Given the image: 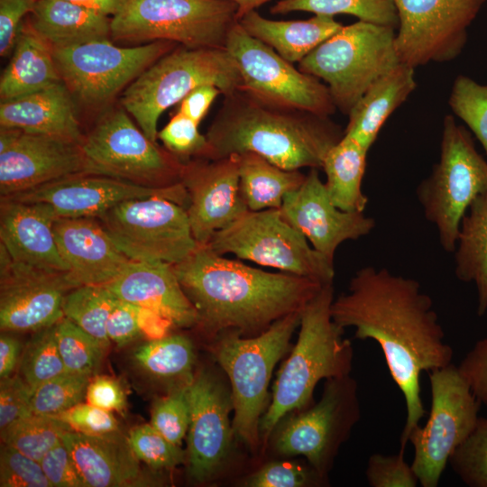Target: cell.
<instances>
[{"instance_id":"obj_1","label":"cell","mask_w":487,"mask_h":487,"mask_svg":"<svg viewBox=\"0 0 487 487\" xmlns=\"http://www.w3.org/2000/svg\"><path fill=\"white\" fill-rule=\"evenodd\" d=\"M331 315L342 327H354L356 339H372L381 349L405 401L406 421L400 439L405 449L410 431L426 411L421 373L452 363L454 355L432 299L414 279L365 266L352 277L347 291L334 299Z\"/></svg>"},{"instance_id":"obj_2","label":"cell","mask_w":487,"mask_h":487,"mask_svg":"<svg viewBox=\"0 0 487 487\" xmlns=\"http://www.w3.org/2000/svg\"><path fill=\"white\" fill-rule=\"evenodd\" d=\"M172 267L196 308V326L211 338L230 330L243 335H258L276 320L301 311L324 285L225 258L207 244H198Z\"/></svg>"},{"instance_id":"obj_3","label":"cell","mask_w":487,"mask_h":487,"mask_svg":"<svg viewBox=\"0 0 487 487\" xmlns=\"http://www.w3.org/2000/svg\"><path fill=\"white\" fill-rule=\"evenodd\" d=\"M223 96L206 133L211 160L252 152L285 170L320 169L345 135L330 116L269 103L242 87Z\"/></svg>"},{"instance_id":"obj_4","label":"cell","mask_w":487,"mask_h":487,"mask_svg":"<svg viewBox=\"0 0 487 487\" xmlns=\"http://www.w3.org/2000/svg\"><path fill=\"white\" fill-rule=\"evenodd\" d=\"M333 283L324 284L300 312L297 342L278 372L272 398L260 425L266 442L283 418L311 406L313 392L322 380L350 375L353 346L345 328L332 317Z\"/></svg>"},{"instance_id":"obj_5","label":"cell","mask_w":487,"mask_h":487,"mask_svg":"<svg viewBox=\"0 0 487 487\" xmlns=\"http://www.w3.org/2000/svg\"><path fill=\"white\" fill-rule=\"evenodd\" d=\"M300 312L290 313L250 337L234 330L222 332L208 345L230 381L234 436L252 451L258 449L262 440L260 425L272 371L299 326Z\"/></svg>"},{"instance_id":"obj_6","label":"cell","mask_w":487,"mask_h":487,"mask_svg":"<svg viewBox=\"0 0 487 487\" xmlns=\"http://www.w3.org/2000/svg\"><path fill=\"white\" fill-rule=\"evenodd\" d=\"M204 84L215 85L223 96L239 89L243 79L234 58L225 48L178 45L124 90L121 104L144 134L156 142L161 114Z\"/></svg>"},{"instance_id":"obj_7","label":"cell","mask_w":487,"mask_h":487,"mask_svg":"<svg viewBox=\"0 0 487 487\" xmlns=\"http://www.w3.org/2000/svg\"><path fill=\"white\" fill-rule=\"evenodd\" d=\"M395 36L396 29L368 22L343 25L298 69L323 80L336 109L348 115L371 85L400 62Z\"/></svg>"},{"instance_id":"obj_8","label":"cell","mask_w":487,"mask_h":487,"mask_svg":"<svg viewBox=\"0 0 487 487\" xmlns=\"http://www.w3.org/2000/svg\"><path fill=\"white\" fill-rule=\"evenodd\" d=\"M237 12V5L229 0H127L111 18V39L225 48L228 33L238 22Z\"/></svg>"},{"instance_id":"obj_9","label":"cell","mask_w":487,"mask_h":487,"mask_svg":"<svg viewBox=\"0 0 487 487\" xmlns=\"http://www.w3.org/2000/svg\"><path fill=\"white\" fill-rule=\"evenodd\" d=\"M486 189L487 161L475 149L471 133L446 115L439 160L416 191L424 216L435 225L446 253H454L464 214Z\"/></svg>"},{"instance_id":"obj_10","label":"cell","mask_w":487,"mask_h":487,"mask_svg":"<svg viewBox=\"0 0 487 487\" xmlns=\"http://www.w3.org/2000/svg\"><path fill=\"white\" fill-rule=\"evenodd\" d=\"M207 244L220 255L232 253L322 284L333 283L334 262L315 250L280 208L247 210L214 233Z\"/></svg>"},{"instance_id":"obj_11","label":"cell","mask_w":487,"mask_h":487,"mask_svg":"<svg viewBox=\"0 0 487 487\" xmlns=\"http://www.w3.org/2000/svg\"><path fill=\"white\" fill-rule=\"evenodd\" d=\"M431 405L424 426L408 436L413 446L412 469L422 487H436L455 449L469 436L478 418L480 401L456 365L428 372Z\"/></svg>"},{"instance_id":"obj_12","label":"cell","mask_w":487,"mask_h":487,"mask_svg":"<svg viewBox=\"0 0 487 487\" xmlns=\"http://www.w3.org/2000/svg\"><path fill=\"white\" fill-rule=\"evenodd\" d=\"M80 147L88 173L155 188L180 182L184 162L150 140L124 107L105 113Z\"/></svg>"},{"instance_id":"obj_13","label":"cell","mask_w":487,"mask_h":487,"mask_svg":"<svg viewBox=\"0 0 487 487\" xmlns=\"http://www.w3.org/2000/svg\"><path fill=\"white\" fill-rule=\"evenodd\" d=\"M179 44L158 41L120 47L108 40L52 50L61 80L74 99L88 108H103L141 73Z\"/></svg>"},{"instance_id":"obj_14","label":"cell","mask_w":487,"mask_h":487,"mask_svg":"<svg viewBox=\"0 0 487 487\" xmlns=\"http://www.w3.org/2000/svg\"><path fill=\"white\" fill-rule=\"evenodd\" d=\"M130 260L176 264L198 246L186 208L163 197L126 200L96 217Z\"/></svg>"},{"instance_id":"obj_15","label":"cell","mask_w":487,"mask_h":487,"mask_svg":"<svg viewBox=\"0 0 487 487\" xmlns=\"http://www.w3.org/2000/svg\"><path fill=\"white\" fill-rule=\"evenodd\" d=\"M360 417L356 381L350 375L327 380L317 403L275 428L274 448L282 455L304 456L325 478Z\"/></svg>"},{"instance_id":"obj_16","label":"cell","mask_w":487,"mask_h":487,"mask_svg":"<svg viewBox=\"0 0 487 487\" xmlns=\"http://www.w3.org/2000/svg\"><path fill=\"white\" fill-rule=\"evenodd\" d=\"M225 49L238 67L242 87L255 96L326 116L337 110L325 83L296 69L272 48L252 37L239 22L231 28Z\"/></svg>"},{"instance_id":"obj_17","label":"cell","mask_w":487,"mask_h":487,"mask_svg":"<svg viewBox=\"0 0 487 487\" xmlns=\"http://www.w3.org/2000/svg\"><path fill=\"white\" fill-rule=\"evenodd\" d=\"M486 0H393L399 17L395 49L414 69L459 56L468 28Z\"/></svg>"},{"instance_id":"obj_18","label":"cell","mask_w":487,"mask_h":487,"mask_svg":"<svg viewBox=\"0 0 487 487\" xmlns=\"http://www.w3.org/2000/svg\"><path fill=\"white\" fill-rule=\"evenodd\" d=\"M155 196L171 199L184 207L188 204V193L181 182L155 188L87 172L73 174L5 198L45 204L58 218H78L98 217L126 200Z\"/></svg>"},{"instance_id":"obj_19","label":"cell","mask_w":487,"mask_h":487,"mask_svg":"<svg viewBox=\"0 0 487 487\" xmlns=\"http://www.w3.org/2000/svg\"><path fill=\"white\" fill-rule=\"evenodd\" d=\"M87 172L80 143L17 128L0 129V193L12 196Z\"/></svg>"},{"instance_id":"obj_20","label":"cell","mask_w":487,"mask_h":487,"mask_svg":"<svg viewBox=\"0 0 487 487\" xmlns=\"http://www.w3.org/2000/svg\"><path fill=\"white\" fill-rule=\"evenodd\" d=\"M72 289L66 272L16 262L0 245V327L36 332L59 322L62 302Z\"/></svg>"},{"instance_id":"obj_21","label":"cell","mask_w":487,"mask_h":487,"mask_svg":"<svg viewBox=\"0 0 487 487\" xmlns=\"http://www.w3.org/2000/svg\"><path fill=\"white\" fill-rule=\"evenodd\" d=\"M188 397V471L194 481L204 482L220 471L229 455L234 436L233 400L219 379L205 370L196 372Z\"/></svg>"},{"instance_id":"obj_22","label":"cell","mask_w":487,"mask_h":487,"mask_svg":"<svg viewBox=\"0 0 487 487\" xmlns=\"http://www.w3.org/2000/svg\"><path fill=\"white\" fill-rule=\"evenodd\" d=\"M180 182L188 193L186 207L198 244H207L248 209L240 191L239 156L195 158L183 163Z\"/></svg>"},{"instance_id":"obj_23","label":"cell","mask_w":487,"mask_h":487,"mask_svg":"<svg viewBox=\"0 0 487 487\" xmlns=\"http://www.w3.org/2000/svg\"><path fill=\"white\" fill-rule=\"evenodd\" d=\"M317 170L310 169L302 185L284 197L280 209L315 250L334 262L338 246L369 234L375 227V220L363 212L336 207Z\"/></svg>"},{"instance_id":"obj_24","label":"cell","mask_w":487,"mask_h":487,"mask_svg":"<svg viewBox=\"0 0 487 487\" xmlns=\"http://www.w3.org/2000/svg\"><path fill=\"white\" fill-rule=\"evenodd\" d=\"M53 229L71 289L83 285L105 286L131 261L96 217L57 218Z\"/></svg>"},{"instance_id":"obj_25","label":"cell","mask_w":487,"mask_h":487,"mask_svg":"<svg viewBox=\"0 0 487 487\" xmlns=\"http://www.w3.org/2000/svg\"><path fill=\"white\" fill-rule=\"evenodd\" d=\"M105 287L123 301L160 314L173 326H197L196 308L183 291L172 264L131 260Z\"/></svg>"},{"instance_id":"obj_26","label":"cell","mask_w":487,"mask_h":487,"mask_svg":"<svg viewBox=\"0 0 487 487\" xmlns=\"http://www.w3.org/2000/svg\"><path fill=\"white\" fill-rule=\"evenodd\" d=\"M62 442L69 451L87 487L157 485L144 474L126 435L120 430L100 436L66 432Z\"/></svg>"},{"instance_id":"obj_27","label":"cell","mask_w":487,"mask_h":487,"mask_svg":"<svg viewBox=\"0 0 487 487\" xmlns=\"http://www.w3.org/2000/svg\"><path fill=\"white\" fill-rule=\"evenodd\" d=\"M58 217L42 203L1 198V244L16 262L67 272L54 234Z\"/></svg>"},{"instance_id":"obj_28","label":"cell","mask_w":487,"mask_h":487,"mask_svg":"<svg viewBox=\"0 0 487 487\" xmlns=\"http://www.w3.org/2000/svg\"><path fill=\"white\" fill-rule=\"evenodd\" d=\"M0 126L81 143L75 99L63 81L39 91L2 100Z\"/></svg>"},{"instance_id":"obj_29","label":"cell","mask_w":487,"mask_h":487,"mask_svg":"<svg viewBox=\"0 0 487 487\" xmlns=\"http://www.w3.org/2000/svg\"><path fill=\"white\" fill-rule=\"evenodd\" d=\"M416 87L415 69L400 62L372 83L352 108L345 135L369 151L384 123Z\"/></svg>"},{"instance_id":"obj_30","label":"cell","mask_w":487,"mask_h":487,"mask_svg":"<svg viewBox=\"0 0 487 487\" xmlns=\"http://www.w3.org/2000/svg\"><path fill=\"white\" fill-rule=\"evenodd\" d=\"M30 25L51 50L111 38V18L63 0H37Z\"/></svg>"},{"instance_id":"obj_31","label":"cell","mask_w":487,"mask_h":487,"mask_svg":"<svg viewBox=\"0 0 487 487\" xmlns=\"http://www.w3.org/2000/svg\"><path fill=\"white\" fill-rule=\"evenodd\" d=\"M239 23L252 37L272 48L290 63L300 62L343 24L334 16L315 14L308 20L276 21L257 10L244 15Z\"/></svg>"},{"instance_id":"obj_32","label":"cell","mask_w":487,"mask_h":487,"mask_svg":"<svg viewBox=\"0 0 487 487\" xmlns=\"http://www.w3.org/2000/svg\"><path fill=\"white\" fill-rule=\"evenodd\" d=\"M62 81L48 43L30 23L21 26L12 57L0 78V98L12 99Z\"/></svg>"},{"instance_id":"obj_33","label":"cell","mask_w":487,"mask_h":487,"mask_svg":"<svg viewBox=\"0 0 487 487\" xmlns=\"http://www.w3.org/2000/svg\"><path fill=\"white\" fill-rule=\"evenodd\" d=\"M455 273L477 290V314L487 311V189L471 204L459 226Z\"/></svg>"},{"instance_id":"obj_34","label":"cell","mask_w":487,"mask_h":487,"mask_svg":"<svg viewBox=\"0 0 487 487\" xmlns=\"http://www.w3.org/2000/svg\"><path fill=\"white\" fill-rule=\"evenodd\" d=\"M195 358L192 342L179 334L148 340L133 352L134 364L167 392L190 385L196 374Z\"/></svg>"},{"instance_id":"obj_35","label":"cell","mask_w":487,"mask_h":487,"mask_svg":"<svg viewBox=\"0 0 487 487\" xmlns=\"http://www.w3.org/2000/svg\"><path fill=\"white\" fill-rule=\"evenodd\" d=\"M368 150L350 137L342 140L326 153L321 169L325 186L333 204L345 211L364 212L368 198L362 189Z\"/></svg>"},{"instance_id":"obj_36","label":"cell","mask_w":487,"mask_h":487,"mask_svg":"<svg viewBox=\"0 0 487 487\" xmlns=\"http://www.w3.org/2000/svg\"><path fill=\"white\" fill-rule=\"evenodd\" d=\"M238 156L240 191L249 210L280 208L284 197L306 179L299 170L282 169L257 153Z\"/></svg>"},{"instance_id":"obj_37","label":"cell","mask_w":487,"mask_h":487,"mask_svg":"<svg viewBox=\"0 0 487 487\" xmlns=\"http://www.w3.org/2000/svg\"><path fill=\"white\" fill-rule=\"evenodd\" d=\"M308 12L334 16L350 14L359 21L397 30L399 17L393 0H280L270 8L272 14Z\"/></svg>"},{"instance_id":"obj_38","label":"cell","mask_w":487,"mask_h":487,"mask_svg":"<svg viewBox=\"0 0 487 487\" xmlns=\"http://www.w3.org/2000/svg\"><path fill=\"white\" fill-rule=\"evenodd\" d=\"M117 300L105 286L83 285L66 293L62 311L65 317L108 348L111 341L106 333V321Z\"/></svg>"},{"instance_id":"obj_39","label":"cell","mask_w":487,"mask_h":487,"mask_svg":"<svg viewBox=\"0 0 487 487\" xmlns=\"http://www.w3.org/2000/svg\"><path fill=\"white\" fill-rule=\"evenodd\" d=\"M69 430L71 428L57 418L30 414L1 429V440L40 462Z\"/></svg>"},{"instance_id":"obj_40","label":"cell","mask_w":487,"mask_h":487,"mask_svg":"<svg viewBox=\"0 0 487 487\" xmlns=\"http://www.w3.org/2000/svg\"><path fill=\"white\" fill-rule=\"evenodd\" d=\"M59 351L67 372L91 377L99 369L106 347L69 318L56 323Z\"/></svg>"},{"instance_id":"obj_41","label":"cell","mask_w":487,"mask_h":487,"mask_svg":"<svg viewBox=\"0 0 487 487\" xmlns=\"http://www.w3.org/2000/svg\"><path fill=\"white\" fill-rule=\"evenodd\" d=\"M64 372H67L58 347L56 324L34 332L22 352L19 374L34 391Z\"/></svg>"},{"instance_id":"obj_42","label":"cell","mask_w":487,"mask_h":487,"mask_svg":"<svg viewBox=\"0 0 487 487\" xmlns=\"http://www.w3.org/2000/svg\"><path fill=\"white\" fill-rule=\"evenodd\" d=\"M453 113L468 126L487 155V85L459 75L449 96Z\"/></svg>"},{"instance_id":"obj_43","label":"cell","mask_w":487,"mask_h":487,"mask_svg":"<svg viewBox=\"0 0 487 487\" xmlns=\"http://www.w3.org/2000/svg\"><path fill=\"white\" fill-rule=\"evenodd\" d=\"M89 381L87 375L64 372L43 382L33 391L32 413L54 416L81 403Z\"/></svg>"},{"instance_id":"obj_44","label":"cell","mask_w":487,"mask_h":487,"mask_svg":"<svg viewBox=\"0 0 487 487\" xmlns=\"http://www.w3.org/2000/svg\"><path fill=\"white\" fill-rule=\"evenodd\" d=\"M469 487H487V417H479L469 436L455 449L448 463Z\"/></svg>"},{"instance_id":"obj_45","label":"cell","mask_w":487,"mask_h":487,"mask_svg":"<svg viewBox=\"0 0 487 487\" xmlns=\"http://www.w3.org/2000/svg\"><path fill=\"white\" fill-rule=\"evenodd\" d=\"M136 457L154 470H170L184 463L185 453L150 424L133 427L128 435Z\"/></svg>"},{"instance_id":"obj_46","label":"cell","mask_w":487,"mask_h":487,"mask_svg":"<svg viewBox=\"0 0 487 487\" xmlns=\"http://www.w3.org/2000/svg\"><path fill=\"white\" fill-rule=\"evenodd\" d=\"M188 387L170 391L157 399L151 411V425L179 446L188 433L190 420Z\"/></svg>"},{"instance_id":"obj_47","label":"cell","mask_w":487,"mask_h":487,"mask_svg":"<svg viewBox=\"0 0 487 487\" xmlns=\"http://www.w3.org/2000/svg\"><path fill=\"white\" fill-rule=\"evenodd\" d=\"M158 138L182 162L195 158L208 159L210 147L206 134L200 133L198 124L179 111L158 132Z\"/></svg>"},{"instance_id":"obj_48","label":"cell","mask_w":487,"mask_h":487,"mask_svg":"<svg viewBox=\"0 0 487 487\" xmlns=\"http://www.w3.org/2000/svg\"><path fill=\"white\" fill-rule=\"evenodd\" d=\"M1 487H52L41 463L3 443L0 452Z\"/></svg>"},{"instance_id":"obj_49","label":"cell","mask_w":487,"mask_h":487,"mask_svg":"<svg viewBox=\"0 0 487 487\" xmlns=\"http://www.w3.org/2000/svg\"><path fill=\"white\" fill-rule=\"evenodd\" d=\"M405 449L397 454H372L367 461L366 481L371 487H416L418 478L411 464L405 460Z\"/></svg>"},{"instance_id":"obj_50","label":"cell","mask_w":487,"mask_h":487,"mask_svg":"<svg viewBox=\"0 0 487 487\" xmlns=\"http://www.w3.org/2000/svg\"><path fill=\"white\" fill-rule=\"evenodd\" d=\"M313 476L319 475L315 470L288 461H272L248 475L244 485L248 487H303L312 482Z\"/></svg>"},{"instance_id":"obj_51","label":"cell","mask_w":487,"mask_h":487,"mask_svg":"<svg viewBox=\"0 0 487 487\" xmlns=\"http://www.w3.org/2000/svg\"><path fill=\"white\" fill-rule=\"evenodd\" d=\"M51 417L63 421L71 430L85 435L100 436L120 430L112 412L88 403L81 402Z\"/></svg>"},{"instance_id":"obj_52","label":"cell","mask_w":487,"mask_h":487,"mask_svg":"<svg viewBox=\"0 0 487 487\" xmlns=\"http://www.w3.org/2000/svg\"><path fill=\"white\" fill-rule=\"evenodd\" d=\"M33 390L20 374L1 379L0 383V428L32 414L31 402Z\"/></svg>"},{"instance_id":"obj_53","label":"cell","mask_w":487,"mask_h":487,"mask_svg":"<svg viewBox=\"0 0 487 487\" xmlns=\"http://www.w3.org/2000/svg\"><path fill=\"white\" fill-rule=\"evenodd\" d=\"M52 487H87L62 440L40 461Z\"/></svg>"},{"instance_id":"obj_54","label":"cell","mask_w":487,"mask_h":487,"mask_svg":"<svg viewBox=\"0 0 487 487\" xmlns=\"http://www.w3.org/2000/svg\"><path fill=\"white\" fill-rule=\"evenodd\" d=\"M457 368L476 399L487 407V337L475 343Z\"/></svg>"},{"instance_id":"obj_55","label":"cell","mask_w":487,"mask_h":487,"mask_svg":"<svg viewBox=\"0 0 487 487\" xmlns=\"http://www.w3.org/2000/svg\"><path fill=\"white\" fill-rule=\"evenodd\" d=\"M37 0H0V54L13 51L23 17L31 14Z\"/></svg>"},{"instance_id":"obj_56","label":"cell","mask_w":487,"mask_h":487,"mask_svg":"<svg viewBox=\"0 0 487 487\" xmlns=\"http://www.w3.org/2000/svg\"><path fill=\"white\" fill-rule=\"evenodd\" d=\"M106 333L118 347L133 342L141 335L137 307L118 299L106 321Z\"/></svg>"},{"instance_id":"obj_57","label":"cell","mask_w":487,"mask_h":487,"mask_svg":"<svg viewBox=\"0 0 487 487\" xmlns=\"http://www.w3.org/2000/svg\"><path fill=\"white\" fill-rule=\"evenodd\" d=\"M85 399L87 403L109 412H123L126 407V396L120 382L108 376L91 378Z\"/></svg>"},{"instance_id":"obj_58","label":"cell","mask_w":487,"mask_h":487,"mask_svg":"<svg viewBox=\"0 0 487 487\" xmlns=\"http://www.w3.org/2000/svg\"><path fill=\"white\" fill-rule=\"evenodd\" d=\"M222 95L220 89L212 84H204L191 90L180 102L179 112L200 124L214 100Z\"/></svg>"},{"instance_id":"obj_59","label":"cell","mask_w":487,"mask_h":487,"mask_svg":"<svg viewBox=\"0 0 487 487\" xmlns=\"http://www.w3.org/2000/svg\"><path fill=\"white\" fill-rule=\"evenodd\" d=\"M136 307L138 324L142 335L145 336L148 340H154L168 335L169 330L173 326L170 320L149 308Z\"/></svg>"},{"instance_id":"obj_60","label":"cell","mask_w":487,"mask_h":487,"mask_svg":"<svg viewBox=\"0 0 487 487\" xmlns=\"http://www.w3.org/2000/svg\"><path fill=\"white\" fill-rule=\"evenodd\" d=\"M21 343L6 335L0 337V378H7L14 374L21 359Z\"/></svg>"},{"instance_id":"obj_61","label":"cell","mask_w":487,"mask_h":487,"mask_svg":"<svg viewBox=\"0 0 487 487\" xmlns=\"http://www.w3.org/2000/svg\"><path fill=\"white\" fill-rule=\"evenodd\" d=\"M67 1L100 14L106 16L113 17L117 14L127 0H63Z\"/></svg>"},{"instance_id":"obj_62","label":"cell","mask_w":487,"mask_h":487,"mask_svg":"<svg viewBox=\"0 0 487 487\" xmlns=\"http://www.w3.org/2000/svg\"><path fill=\"white\" fill-rule=\"evenodd\" d=\"M238 6L237 20L239 21L244 15L251 11L257 10L261 5L267 3L269 0H229Z\"/></svg>"}]
</instances>
